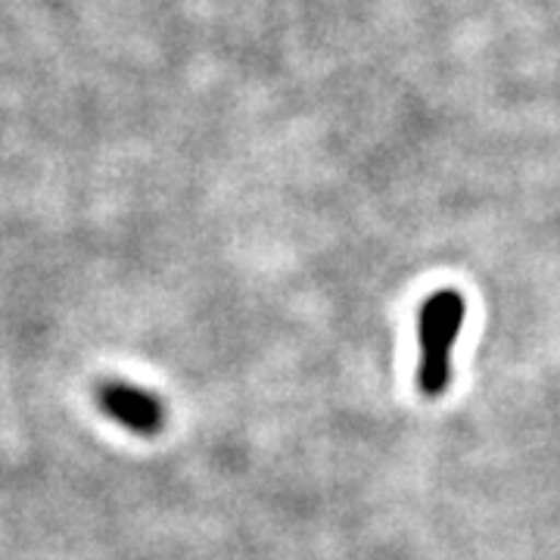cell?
Returning a JSON list of instances; mask_svg holds the SVG:
<instances>
[{
	"label": "cell",
	"mask_w": 560,
	"mask_h": 560,
	"mask_svg": "<svg viewBox=\"0 0 560 560\" xmlns=\"http://www.w3.org/2000/svg\"><path fill=\"white\" fill-rule=\"evenodd\" d=\"M464 327V296L458 290H436L418 308V389L440 399L452 386L455 342Z\"/></svg>",
	"instance_id": "cell-1"
},
{
	"label": "cell",
	"mask_w": 560,
	"mask_h": 560,
	"mask_svg": "<svg viewBox=\"0 0 560 560\" xmlns=\"http://www.w3.org/2000/svg\"><path fill=\"white\" fill-rule=\"evenodd\" d=\"M103 411L113 420H119L121 427H128L131 433H160L162 427V405L156 396L143 393L138 386L128 383H106L101 389Z\"/></svg>",
	"instance_id": "cell-2"
}]
</instances>
